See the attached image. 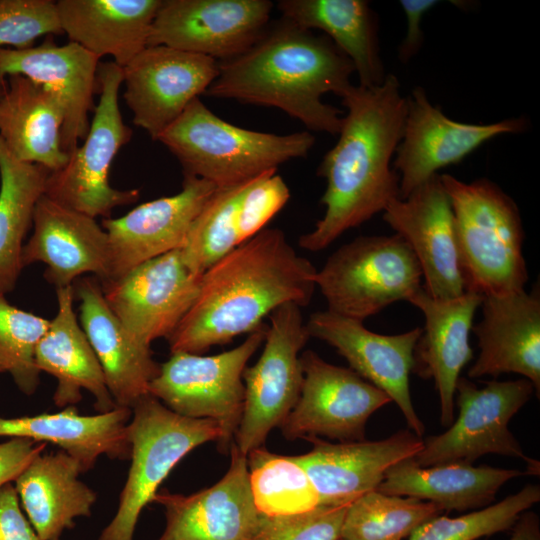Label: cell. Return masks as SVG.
<instances>
[{
    "mask_svg": "<svg viewBox=\"0 0 540 540\" xmlns=\"http://www.w3.org/2000/svg\"><path fill=\"white\" fill-rule=\"evenodd\" d=\"M162 0H58L63 33L90 53L126 66L148 45Z\"/></svg>",
    "mask_w": 540,
    "mask_h": 540,
    "instance_id": "obj_29",
    "label": "cell"
},
{
    "mask_svg": "<svg viewBox=\"0 0 540 540\" xmlns=\"http://www.w3.org/2000/svg\"><path fill=\"white\" fill-rule=\"evenodd\" d=\"M20 505L12 483L0 488V540H41Z\"/></svg>",
    "mask_w": 540,
    "mask_h": 540,
    "instance_id": "obj_43",
    "label": "cell"
},
{
    "mask_svg": "<svg viewBox=\"0 0 540 540\" xmlns=\"http://www.w3.org/2000/svg\"><path fill=\"white\" fill-rule=\"evenodd\" d=\"M317 269L279 228H264L201 277L192 307L167 339L171 353L201 354L263 324L280 306L311 302Z\"/></svg>",
    "mask_w": 540,
    "mask_h": 540,
    "instance_id": "obj_2",
    "label": "cell"
},
{
    "mask_svg": "<svg viewBox=\"0 0 540 540\" xmlns=\"http://www.w3.org/2000/svg\"><path fill=\"white\" fill-rule=\"evenodd\" d=\"M45 448L46 443L19 437L0 443V488L14 482Z\"/></svg>",
    "mask_w": 540,
    "mask_h": 540,
    "instance_id": "obj_44",
    "label": "cell"
},
{
    "mask_svg": "<svg viewBox=\"0 0 540 540\" xmlns=\"http://www.w3.org/2000/svg\"><path fill=\"white\" fill-rule=\"evenodd\" d=\"M347 507L318 506L287 516L261 514L253 540H337Z\"/></svg>",
    "mask_w": 540,
    "mask_h": 540,
    "instance_id": "obj_41",
    "label": "cell"
},
{
    "mask_svg": "<svg viewBox=\"0 0 540 540\" xmlns=\"http://www.w3.org/2000/svg\"><path fill=\"white\" fill-rule=\"evenodd\" d=\"M100 58L75 42L57 45L47 36L26 49L0 48V83L21 75L53 92L64 111L61 146L70 155L88 133Z\"/></svg>",
    "mask_w": 540,
    "mask_h": 540,
    "instance_id": "obj_21",
    "label": "cell"
},
{
    "mask_svg": "<svg viewBox=\"0 0 540 540\" xmlns=\"http://www.w3.org/2000/svg\"><path fill=\"white\" fill-rule=\"evenodd\" d=\"M254 504L266 516L296 515L319 506L318 493L305 470L292 458L264 446L247 454Z\"/></svg>",
    "mask_w": 540,
    "mask_h": 540,
    "instance_id": "obj_35",
    "label": "cell"
},
{
    "mask_svg": "<svg viewBox=\"0 0 540 540\" xmlns=\"http://www.w3.org/2000/svg\"><path fill=\"white\" fill-rule=\"evenodd\" d=\"M79 463L63 450L38 455L15 479L19 502L41 540H60L89 517L97 494L79 479Z\"/></svg>",
    "mask_w": 540,
    "mask_h": 540,
    "instance_id": "obj_30",
    "label": "cell"
},
{
    "mask_svg": "<svg viewBox=\"0 0 540 540\" xmlns=\"http://www.w3.org/2000/svg\"><path fill=\"white\" fill-rule=\"evenodd\" d=\"M131 411L127 425L131 465L115 516L98 540H133L142 510L153 502L177 463L196 447L221 438L214 420L179 415L150 394Z\"/></svg>",
    "mask_w": 540,
    "mask_h": 540,
    "instance_id": "obj_6",
    "label": "cell"
},
{
    "mask_svg": "<svg viewBox=\"0 0 540 540\" xmlns=\"http://www.w3.org/2000/svg\"><path fill=\"white\" fill-rule=\"evenodd\" d=\"M54 34H63L56 1L0 0V48L26 49Z\"/></svg>",
    "mask_w": 540,
    "mask_h": 540,
    "instance_id": "obj_40",
    "label": "cell"
},
{
    "mask_svg": "<svg viewBox=\"0 0 540 540\" xmlns=\"http://www.w3.org/2000/svg\"><path fill=\"white\" fill-rule=\"evenodd\" d=\"M341 98L347 113L338 141L317 169L326 180L320 200L325 212L298 241L312 252L327 248L399 198L392 158L402 137L407 104L398 79L387 74L378 86L352 85Z\"/></svg>",
    "mask_w": 540,
    "mask_h": 540,
    "instance_id": "obj_1",
    "label": "cell"
},
{
    "mask_svg": "<svg viewBox=\"0 0 540 540\" xmlns=\"http://www.w3.org/2000/svg\"><path fill=\"white\" fill-rule=\"evenodd\" d=\"M534 386L526 379L490 381L479 388L459 377L455 399L456 421L447 431L423 439L422 449L411 459L420 467L444 463L472 464L487 454L526 461L527 474H538L539 462L528 457L508 428L512 417L529 401Z\"/></svg>",
    "mask_w": 540,
    "mask_h": 540,
    "instance_id": "obj_10",
    "label": "cell"
},
{
    "mask_svg": "<svg viewBox=\"0 0 540 540\" xmlns=\"http://www.w3.org/2000/svg\"><path fill=\"white\" fill-rule=\"evenodd\" d=\"M451 202L465 291L483 297L524 290V231L513 199L488 179L440 175Z\"/></svg>",
    "mask_w": 540,
    "mask_h": 540,
    "instance_id": "obj_4",
    "label": "cell"
},
{
    "mask_svg": "<svg viewBox=\"0 0 540 540\" xmlns=\"http://www.w3.org/2000/svg\"><path fill=\"white\" fill-rule=\"evenodd\" d=\"M5 88H6V84H1L0 83V98L1 96L3 95L4 91H5Z\"/></svg>",
    "mask_w": 540,
    "mask_h": 540,
    "instance_id": "obj_47",
    "label": "cell"
},
{
    "mask_svg": "<svg viewBox=\"0 0 540 540\" xmlns=\"http://www.w3.org/2000/svg\"><path fill=\"white\" fill-rule=\"evenodd\" d=\"M97 78L100 98L84 143L61 169L50 172L45 195L93 218H109L114 208L136 202L140 192L119 190L109 182L114 158L133 135L123 121L118 100L122 67L113 61L100 62Z\"/></svg>",
    "mask_w": 540,
    "mask_h": 540,
    "instance_id": "obj_8",
    "label": "cell"
},
{
    "mask_svg": "<svg viewBox=\"0 0 540 540\" xmlns=\"http://www.w3.org/2000/svg\"><path fill=\"white\" fill-rule=\"evenodd\" d=\"M482 319L472 326L479 355L470 378L517 373L540 391V298L535 288L506 296H486Z\"/></svg>",
    "mask_w": 540,
    "mask_h": 540,
    "instance_id": "obj_25",
    "label": "cell"
},
{
    "mask_svg": "<svg viewBox=\"0 0 540 540\" xmlns=\"http://www.w3.org/2000/svg\"><path fill=\"white\" fill-rule=\"evenodd\" d=\"M300 396L280 426L288 440L324 436L339 442L365 439L369 417L390 397L350 368L330 364L312 350L300 355Z\"/></svg>",
    "mask_w": 540,
    "mask_h": 540,
    "instance_id": "obj_12",
    "label": "cell"
},
{
    "mask_svg": "<svg viewBox=\"0 0 540 540\" xmlns=\"http://www.w3.org/2000/svg\"><path fill=\"white\" fill-rule=\"evenodd\" d=\"M422 271L397 234L361 236L339 247L315 276L327 310L363 322L390 304L408 300L421 286Z\"/></svg>",
    "mask_w": 540,
    "mask_h": 540,
    "instance_id": "obj_7",
    "label": "cell"
},
{
    "mask_svg": "<svg viewBox=\"0 0 540 540\" xmlns=\"http://www.w3.org/2000/svg\"><path fill=\"white\" fill-rule=\"evenodd\" d=\"M540 501V487L524 486L498 503L458 516L438 515L419 526L408 540H477L509 530L519 516Z\"/></svg>",
    "mask_w": 540,
    "mask_h": 540,
    "instance_id": "obj_38",
    "label": "cell"
},
{
    "mask_svg": "<svg viewBox=\"0 0 540 540\" xmlns=\"http://www.w3.org/2000/svg\"><path fill=\"white\" fill-rule=\"evenodd\" d=\"M257 362L243 372L244 407L234 444L247 456L280 427L301 392L300 351L310 338L301 307L287 303L271 313Z\"/></svg>",
    "mask_w": 540,
    "mask_h": 540,
    "instance_id": "obj_11",
    "label": "cell"
},
{
    "mask_svg": "<svg viewBox=\"0 0 540 540\" xmlns=\"http://www.w3.org/2000/svg\"><path fill=\"white\" fill-rule=\"evenodd\" d=\"M57 313L35 351V363L57 380L53 402L57 407L75 406L82 390L95 399V409L104 413L116 407L107 388L98 358L74 310V288L56 289Z\"/></svg>",
    "mask_w": 540,
    "mask_h": 540,
    "instance_id": "obj_27",
    "label": "cell"
},
{
    "mask_svg": "<svg viewBox=\"0 0 540 540\" xmlns=\"http://www.w3.org/2000/svg\"><path fill=\"white\" fill-rule=\"evenodd\" d=\"M201 277L177 249L100 283L111 311L132 337L150 347L175 331L197 298Z\"/></svg>",
    "mask_w": 540,
    "mask_h": 540,
    "instance_id": "obj_13",
    "label": "cell"
},
{
    "mask_svg": "<svg viewBox=\"0 0 540 540\" xmlns=\"http://www.w3.org/2000/svg\"><path fill=\"white\" fill-rule=\"evenodd\" d=\"M306 328L310 337L335 348L350 369L385 392L402 412L409 430L423 436L425 426L414 409L409 386L414 349L422 328L382 335L368 330L361 321L327 309L312 313Z\"/></svg>",
    "mask_w": 540,
    "mask_h": 540,
    "instance_id": "obj_17",
    "label": "cell"
},
{
    "mask_svg": "<svg viewBox=\"0 0 540 540\" xmlns=\"http://www.w3.org/2000/svg\"><path fill=\"white\" fill-rule=\"evenodd\" d=\"M47 168L16 158L0 138V293L11 292L21 274L24 239L37 202L45 194Z\"/></svg>",
    "mask_w": 540,
    "mask_h": 540,
    "instance_id": "obj_34",
    "label": "cell"
},
{
    "mask_svg": "<svg viewBox=\"0 0 540 540\" xmlns=\"http://www.w3.org/2000/svg\"><path fill=\"white\" fill-rule=\"evenodd\" d=\"M383 219L412 249L427 294L448 300L465 292L453 210L440 174L406 198L392 200L383 211Z\"/></svg>",
    "mask_w": 540,
    "mask_h": 540,
    "instance_id": "obj_18",
    "label": "cell"
},
{
    "mask_svg": "<svg viewBox=\"0 0 540 540\" xmlns=\"http://www.w3.org/2000/svg\"><path fill=\"white\" fill-rule=\"evenodd\" d=\"M183 177L177 194L142 203L119 218L102 220L109 241L108 280L182 248L193 221L217 188L203 179Z\"/></svg>",
    "mask_w": 540,
    "mask_h": 540,
    "instance_id": "obj_20",
    "label": "cell"
},
{
    "mask_svg": "<svg viewBox=\"0 0 540 540\" xmlns=\"http://www.w3.org/2000/svg\"><path fill=\"white\" fill-rule=\"evenodd\" d=\"M157 141L179 161L183 176L226 187L306 157L315 137L309 131L278 135L244 129L221 119L197 98Z\"/></svg>",
    "mask_w": 540,
    "mask_h": 540,
    "instance_id": "obj_5",
    "label": "cell"
},
{
    "mask_svg": "<svg viewBox=\"0 0 540 540\" xmlns=\"http://www.w3.org/2000/svg\"><path fill=\"white\" fill-rule=\"evenodd\" d=\"M3 372H5V369H4L3 365L0 363V373H3Z\"/></svg>",
    "mask_w": 540,
    "mask_h": 540,
    "instance_id": "obj_48",
    "label": "cell"
},
{
    "mask_svg": "<svg viewBox=\"0 0 540 540\" xmlns=\"http://www.w3.org/2000/svg\"><path fill=\"white\" fill-rule=\"evenodd\" d=\"M266 329L263 323L241 344L216 355L171 353L148 393L179 415L214 420L221 429L218 450L228 454L243 413V372L264 342Z\"/></svg>",
    "mask_w": 540,
    "mask_h": 540,
    "instance_id": "obj_9",
    "label": "cell"
},
{
    "mask_svg": "<svg viewBox=\"0 0 540 540\" xmlns=\"http://www.w3.org/2000/svg\"><path fill=\"white\" fill-rule=\"evenodd\" d=\"M406 104L403 133L393 160V169L399 176L400 199L439 174L440 169L461 162L490 139L519 133L527 127L524 118L491 124L454 121L432 105L420 87L413 89Z\"/></svg>",
    "mask_w": 540,
    "mask_h": 540,
    "instance_id": "obj_15",
    "label": "cell"
},
{
    "mask_svg": "<svg viewBox=\"0 0 540 540\" xmlns=\"http://www.w3.org/2000/svg\"><path fill=\"white\" fill-rule=\"evenodd\" d=\"M49 324L50 320L11 305L0 293V363L25 395L34 394L39 386L35 351Z\"/></svg>",
    "mask_w": 540,
    "mask_h": 540,
    "instance_id": "obj_39",
    "label": "cell"
},
{
    "mask_svg": "<svg viewBox=\"0 0 540 540\" xmlns=\"http://www.w3.org/2000/svg\"><path fill=\"white\" fill-rule=\"evenodd\" d=\"M32 228L22 249V265L45 264L44 278L56 289L73 285L85 274L100 282L110 278L108 236L96 218L44 194L36 204Z\"/></svg>",
    "mask_w": 540,
    "mask_h": 540,
    "instance_id": "obj_23",
    "label": "cell"
},
{
    "mask_svg": "<svg viewBox=\"0 0 540 540\" xmlns=\"http://www.w3.org/2000/svg\"><path fill=\"white\" fill-rule=\"evenodd\" d=\"M124 99L133 123L158 137L219 73L213 58L164 45L147 46L122 68Z\"/></svg>",
    "mask_w": 540,
    "mask_h": 540,
    "instance_id": "obj_16",
    "label": "cell"
},
{
    "mask_svg": "<svg viewBox=\"0 0 540 540\" xmlns=\"http://www.w3.org/2000/svg\"><path fill=\"white\" fill-rule=\"evenodd\" d=\"M526 474L517 469L444 463L420 467L411 458L392 466L377 490L438 505L442 511H467L491 505L506 482Z\"/></svg>",
    "mask_w": 540,
    "mask_h": 540,
    "instance_id": "obj_32",
    "label": "cell"
},
{
    "mask_svg": "<svg viewBox=\"0 0 540 540\" xmlns=\"http://www.w3.org/2000/svg\"><path fill=\"white\" fill-rule=\"evenodd\" d=\"M282 17L319 29L351 61L359 85H380L387 74L379 53L376 15L364 0H280Z\"/></svg>",
    "mask_w": 540,
    "mask_h": 540,
    "instance_id": "obj_33",
    "label": "cell"
},
{
    "mask_svg": "<svg viewBox=\"0 0 540 540\" xmlns=\"http://www.w3.org/2000/svg\"><path fill=\"white\" fill-rule=\"evenodd\" d=\"M273 5L269 0H162L147 46L230 60L260 37Z\"/></svg>",
    "mask_w": 540,
    "mask_h": 540,
    "instance_id": "obj_14",
    "label": "cell"
},
{
    "mask_svg": "<svg viewBox=\"0 0 540 540\" xmlns=\"http://www.w3.org/2000/svg\"><path fill=\"white\" fill-rule=\"evenodd\" d=\"M79 301V322L101 365L107 388L119 407L131 409L149 394L160 364L151 347L139 343L107 305L96 277H81L73 283Z\"/></svg>",
    "mask_w": 540,
    "mask_h": 540,
    "instance_id": "obj_26",
    "label": "cell"
},
{
    "mask_svg": "<svg viewBox=\"0 0 540 540\" xmlns=\"http://www.w3.org/2000/svg\"><path fill=\"white\" fill-rule=\"evenodd\" d=\"M482 300V295L468 291L453 299H435L422 287L407 300L425 319L414 349L412 372L434 380L442 426L454 421L456 384L461 370L473 357L469 333Z\"/></svg>",
    "mask_w": 540,
    "mask_h": 540,
    "instance_id": "obj_24",
    "label": "cell"
},
{
    "mask_svg": "<svg viewBox=\"0 0 540 540\" xmlns=\"http://www.w3.org/2000/svg\"><path fill=\"white\" fill-rule=\"evenodd\" d=\"M276 172L267 171L246 182L238 208L241 243L262 231L290 198L287 184Z\"/></svg>",
    "mask_w": 540,
    "mask_h": 540,
    "instance_id": "obj_42",
    "label": "cell"
},
{
    "mask_svg": "<svg viewBox=\"0 0 540 540\" xmlns=\"http://www.w3.org/2000/svg\"><path fill=\"white\" fill-rule=\"evenodd\" d=\"M313 448L292 458L313 483L319 506H348L355 499L375 490L388 469L412 458L423 447L422 437L401 430L377 441L361 440L331 443L318 437L307 439Z\"/></svg>",
    "mask_w": 540,
    "mask_h": 540,
    "instance_id": "obj_22",
    "label": "cell"
},
{
    "mask_svg": "<svg viewBox=\"0 0 540 540\" xmlns=\"http://www.w3.org/2000/svg\"><path fill=\"white\" fill-rule=\"evenodd\" d=\"M511 529L509 540H540V520L532 511L523 512Z\"/></svg>",
    "mask_w": 540,
    "mask_h": 540,
    "instance_id": "obj_46",
    "label": "cell"
},
{
    "mask_svg": "<svg viewBox=\"0 0 540 540\" xmlns=\"http://www.w3.org/2000/svg\"><path fill=\"white\" fill-rule=\"evenodd\" d=\"M353 73L351 61L328 37L281 17L244 53L219 62L218 76L204 95L274 107L310 131L338 135L341 111L322 97H342Z\"/></svg>",
    "mask_w": 540,
    "mask_h": 540,
    "instance_id": "obj_3",
    "label": "cell"
},
{
    "mask_svg": "<svg viewBox=\"0 0 540 540\" xmlns=\"http://www.w3.org/2000/svg\"><path fill=\"white\" fill-rule=\"evenodd\" d=\"M64 111L58 97L21 75L6 78L0 98V138L19 160L61 169L69 155L61 146Z\"/></svg>",
    "mask_w": 540,
    "mask_h": 540,
    "instance_id": "obj_31",
    "label": "cell"
},
{
    "mask_svg": "<svg viewBox=\"0 0 540 540\" xmlns=\"http://www.w3.org/2000/svg\"><path fill=\"white\" fill-rule=\"evenodd\" d=\"M131 415V409L119 406L97 415H83L75 406H68L55 413L0 417V437L52 443L73 457L84 473L102 455L130 458L127 425Z\"/></svg>",
    "mask_w": 540,
    "mask_h": 540,
    "instance_id": "obj_28",
    "label": "cell"
},
{
    "mask_svg": "<svg viewBox=\"0 0 540 540\" xmlns=\"http://www.w3.org/2000/svg\"><path fill=\"white\" fill-rule=\"evenodd\" d=\"M230 466L214 485L190 495L157 492L165 529L157 540H253L261 513L249 485L247 456L234 442Z\"/></svg>",
    "mask_w": 540,
    "mask_h": 540,
    "instance_id": "obj_19",
    "label": "cell"
},
{
    "mask_svg": "<svg viewBox=\"0 0 540 540\" xmlns=\"http://www.w3.org/2000/svg\"><path fill=\"white\" fill-rule=\"evenodd\" d=\"M437 3L436 0L400 1L407 22L406 34L398 49L401 62H408L418 53L424 39L421 29L422 18Z\"/></svg>",
    "mask_w": 540,
    "mask_h": 540,
    "instance_id": "obj_45",
    "label": "cell"
},
{
    "mask_svg": "<svg viewBox=\"0 0 540 540\" xmlns=\"http://www.w3.org/2000/svg\"><path fill=\"white\" fill-rule=\"evenodd\" d=\"M247 181L217 187L193 221L180 249L185 264L193 273L202 276L241 244L238 208Z\"/></svg>",
    "mask_w": 540,
    "mask_h": 540,
    "instance_id": "obj_37",
    "label": "cell"
},
{
    "mask_svg": "<svg viewBox=\"0 0 540 540\" xmlns=\"http://www.w3.org/2000/svg\"><path fill=\"white\" fill-rule=\"evenodd\" d=\"M337 540H342L341 538L337 539Z\"/></svg>",
    "mask_w": 540,
    "mask_h": 540,
    "instance_id": "obj_49",
    "label": "cell"
},
{
    "mask_svg": "<svg viewBox=\"0 0 540 540\" xmlns=\"http://www.w3.org/2000/svg\"><path fill=\"white\" fill-rule=\"evenodd\" d=\"M442 512L435 503L389 495L375 489L364 493L348 505L340 538L404 540L423 523Z\"/></svg>",
    "mask_w": 540,
    "mask_h": 540,
    "instance_id": "obj_36",
    "label": "cell"
}]
</instances>
